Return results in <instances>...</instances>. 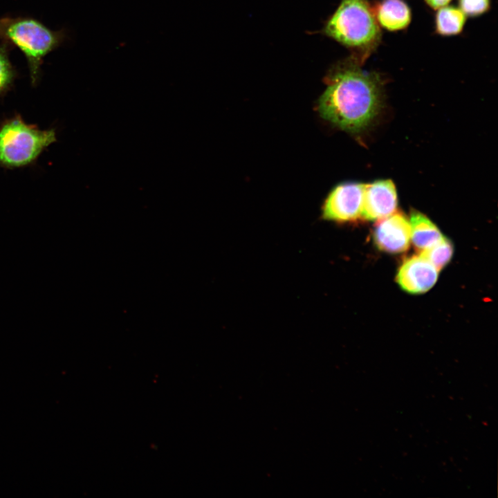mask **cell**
I'll use <instances>...</instances> for the list:
<instances>
[{
	"instance_id": "30bf717a",
	"label": "cell",
	"mask_w": 498,
	"mask_h": 498,
	"mask_svg": "<svg viewBox=\"0 0 498 498\" xmlns=\"http://www.w3.org/2000/svg\"><path fill=\"white\" fill-rule=\"evenodd\" d=\"M409 221L411 240L419 252L434 246L443 237L436 225L419 212L412 211Z\"/></svg>"
},
{
	"instance_id": "9c48e42d",
	"label": "cell",
	"mask_w": 498,
	"mask_h": 498,
	"mask_svg": "<svg viewBox=\"0 0 498 498\" xmlns=\"http://www.w3.org/2000/svg\"><path fill=\"white\" fill-rule=\"evenodd\" d=\"M376 19L382 28L389 31L406 28L412 20V11L402 0H384L374 8Z\"/></svg>"
},
{
	"instance_id": "8fae6325",
	"label": "cell",
	"mask_w": 498,
	"mask_h": 498,
	"mask_svg": "<svg viewBox=\"0 0 498 498\" xmlns=\"http://www.w3.org/2000/svg\"><path fill=\"white\" fill-rule=\"evenodd\" d=\"M467 16L454 6H445L437 10L434 24L436 33L442 36H452L461 33Z\"/></svg>"
},
{
	"instance_id": "6da1fadb",
	"label": "cell",
	"mask_w": 498,
	"mask_h": 498,
	"mask_svg": "<svg viewBox=\"0 0 498 498\" xmlns=\"http://www.w3.org/2000/svg\"><path fill=\"white\" fill-rule=\"evenodd\" d=\"M361 61L355 55L332 66L317 105L324 120L353 134L371 124L382 104V80L377 73L364 70Z\"/></svg>"
},
{
	"instance_id": "7c38bea8",
	"label": "cell",
	"mask_w": 498,
	"mask_h": 498,
	"mask_svg": "<svg viewBox=\"0 0 498 498\" xmlns=\"http://www.w3.org/2000/svg\"><path fill=\"white\" fill-rule=\"evenodd\" d=\"M454 252L451 241L443 237L441 241L430 248L420 252L439 271L443 269L451 260Z\"/></svg>"
},
{
	"instance_id": "3957f363",
	"label": "cell",
	"mask_w": 498,
	"mask_h": 498,
	"mask_svg": "<svg viewBox=\"0 0 498 498\" xmlns=\"http://www.w3.org/2000/svg\"><path fill=\"white\" fill-rule=\"evenodd\" d=\"M0 38L23 52L35 83L43 58L61 44L64 36L34 19L6 17L0 19Z\"/></svg>"
},
{
	"instance_id": "8992f818",
	"label": "cell",
	"mask_w": 498,
	"mask_h": 498,
	"mask_svg": "<svg viewBox=\"0 0 498 498\" xmlns=\"http://www.w3.org/2000/svg\"><path fill=\"white\" fill-rule=\"evenodd\" d=\"M378 221L373 233L377 248L391 254L406 251L411 240L409 219L398 212Z\"/></svg>"
},
{
	"instance_id": "277c9868",
	"label": "cell",
	"mask_w": 498,
	"mask_h": 498,
	"mask_svg": "<svg viewBox=\"0 0 498 498\" xmlns=\"http://www.w3.org/2000/svg\"><path fill=\"white\" fill-rule=\"evenodd\" d=\"M55 140L53 130H40L20 119L12 120L0 129V162L10 167L25 165Z\"/></svg>"
},
{
	"instance_id": "9a60e30c",
	"label": "cell",
	"mask_w": 498,
	"mask_h": 498,
	"mask_svg": "<svg viewBox=\"0 0 498 498\" xmlns=\"http://www.w3.org/2000/svg\"><path fill=\"white\" fill-rule=\"evenodd\" d=\"M452 0H425L428 6L434 10H438L449 4Z\"/></svg>"
},
{
	"instance_id": "52a82bcc",
	"label": "cell",
	"mask_w": 498,
	"mask_h": 498,
	"mask_svg": "<svg viewBox=\"0 0 498 498\" xmlns=\"http://www.w3.org/2000/svg\"><path fill=\"white\" fill-rule=\"evenodd\" d=\"M439 270L423 256L413 255L403 261L398 268L396 281L405 292L423 293L436 282Z\"/></svg>"
},
{
	"instance_id": "5bb4252c",
	"label": "cell",
	"mask_w": 498,
	"mask_h": 498,
	"mask_svg": "<svg viewBox=\"0 0 498 498\" xmlns=\"http://www.w3.org/2000/svg\"><path fill=\"white\" fill-rule=\"evenodd\" d=\"M459 8L467 17H479L487 12L491 6V0H458Z\"/></svg>"
},
{
	"instance_id": "5b68a950",
	"label": "cell",
	"mask_w": 498,
	"mask_h": 498,
	"mask_svg": "<svg viewBox=\"0 0 498 498\" xmlns=\"http://www.w3.org/2000/svg\"><path fill=\"white\" fill-rule=\"evenodd\" d=\"M364 183H347L334 187L322 207V217L339 223L354 221L361 218Z\"/></svg>"
},
{
	"instance_id": "ba28073f",
	"label": "cell",
	"mask_w": 498,
	"mask_h": 498,
	"mask_svg": "<svg viewBox=\"0 0 498 498\" xmlns=\"http://www.w3.org/2000/svg\"><path fill=\"white\" fill-rule=\"evenodd\" d=\"M398 204L396 187L390 180L365 184L361 218L379 220L396 212Z\"/></svg>"
},
{
	"instance_id": "7a4b0ae2",
	"label": "cell",
	"mask_w": 498,
	"mask_h": 498,
	"mask_svg": "<svg viewBox=\"0 0 498 498\" xmlns=\"http://www.w3.org/2000/svg\"><path fill=\"white\" fill-rule=\"evenodd\" d=\"M324 33L355 50L362 61L380 40V26L368 0H342L327 21Z\"/></svg>"
},
{
	"instance_id": "4fadbf2b",
	"label": "cell",
	"mask_w": 498,
	"mask_h": 498,
	"mask_svg": "<svg viewBox=\"0 0 498 498\" xmlns=\"http://www.w3.org/2000/svg\"><path fill=\"white\" fill-rule=\"evenodd\" d=\"M14 77L15 71L8 59L6 49L0 46V93L9 87Z\"/></svg>"
}]
</instances>
